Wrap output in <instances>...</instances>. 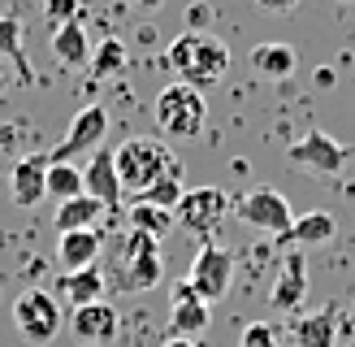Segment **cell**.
<instances>
[{"mask_svg":"<svg viewBox=\"0 0 355 347\" xmlns=\"http://www.w3.org/2000/svg\"><path fill=\"white\" fill-rule=\"evenodd\" d=\"M165 65L173 69V83H187L195 92L217 87L230 69V48L212 31H182L165 48Z\"/></svg>","mask_w":355,"mask_h":347,"instance_id":"cell-1","label":"cell"},{"mask_svg":"<svg viewBox=\"0 0 355 347\" xmlns=\"http://www.w3.org/2000/svg\"><path fill=\"white\" fill-rule=\"evenodd\" d=\"M161 239H152L144 230H126L121 235V243L109 252V269H104V282H109L113 291H152L161 287Z\"/></svg>","mask_w":355,"mask_h":347,"instance_id":"cell-2","label":"cell"},{"mask_svg":"<svg viewBox=\"0 0 355 347\" xmlns=\"http://www.w3.org/2000/svg\"><path fill=\"white\" fill-rule=\"evenodd\" d=\"M113 165H117L121 191H135V200H139V196H144V191L173 165V152L161 144V139L135 135V139H126V144L113 152Z\"/></svg>","mask_w":355,"mask_h":347,"instance_id":"cell-3","label":"cell"},{"mask_svg":"<svg viewBox=\"0 0 355 347\" xmlns=\"http://www.w3.org/2000/svg\"><path fill=\"white\" fill-rule=\"evenodd\" d=\"M156 113V126H161L165 139H200L204 121H208V104L204 92H195L187 83H169L152 104Z\"/></svg>","mask_w":355,"mask_h":347,"instance_id":"cell-4","label":"cell"},{"mask_svg":"<svg viewBox=\"0 0 355 347\" xmlns=\"http://www.w3.org/2000/svg\"><path fill=\"white\" fill-rule=\"evenodd\" d=\"M61 321H65V308L57 304V295H48L40 287H31V291H22L13 300V325H17V335L26 343H35V347L57 339Z\"/></svg>","mask_w":355,"mask_h":347,"instance_id":"cell-5","label":"cell"},{"mask_svg":"<svg viewBox=\"0 0 355 347\" xmlns=\"http://www.w3.org/2000/svg\"><path fill=\"white\" fill-rule=\"evenodd\" d=\"M225 213H230V196L221 187H191V191H182V200H178L173 221L195 239H212L221 230Z\"/></svg>","mask_w":355,"mask_h":347,"instance_id":"cell-6","label":"cell"},{"mask_svg":"<svg viewBox=\"0 0 355 347\" xmlns=\"http://www.w3.org/2000/svg\"><path fill=\"white\" fill-rule=\"evenodd\" d=\"M230 278H234V252L221 248V243H212V239H204V243H200V252H195V260H191L187 282H191L195 295H200V300L212 308V304H221V300H225Z\"/></svg>","mask_w":355,"mask_h":347,"instance_id":"cell-7","label":"cell"},{"mask_svg":"<svg viewBox=\"0 0 355 347\" xmlns=\"http://www.w3.org/2000/svg\"><path fill=\"white\" fill-rule=\"evenodd\" d=\"M104 139H109V109L104 104H87L83 113H74L65 139L48 152V161H78L87 152H100Z\"/></svg>","mask_w":355,"mask_h":347,"instance_id":"cell-8","label":"cell"},{"mask_svg":"<svg viewBox=\"0 0 355 347\" xmlns=\"http://www.w3.org/2000/svg\"><path fill=\"white\" fill-rule=\"evenodd\" d=\"M234 213H239V221H247V226H256V230H264V235H286L291 230V221H295V208H291V200L282 196V191H273V187H256V191H247V196L234 204Z\"/></svg>","mask_w":355,"mask_h":347,"instance_id":"cell-9","label":"cell"},{"mask_svg":"<svg viewBox=\"0 0 355 347\" xmlns=\"http://www.w3.org/2000/svg\"><path fill=\"white\" fill-rule=\"evenodd\" d=\"M286 156H291V165L312 169V174H338V169L347 165V148H343L334 135H325V130L299 135L295 144L286 148Z\"/></svg>","mask_w":355,"mask_h":347,"instance_id":"cell-10","label":"cell"},{"mask_svg":"<svg viewBox=\"0 0 355 347\" xmlns=\"http://www.w3.org/2000/svg\"><path fill=\"white\" fill-rule=\"evenodd\" d=\"M204 330H208V304L182 278V282H173V291H169V335L165 339H200Z\"/></svg>","mask_w":355,"mask_h":347,"instance_id":"cell-11","label":"cell"},{"mask_svg":"<svg viewBox=\"0 0 355 347\" xmlns=\"http://www.w3.org/2000/svg\"><path fill=\"white\" fill-rule=\"evenodd\" d=\"M308 295V256L304 252H286L277 265V278H273V291H269V304L273 312H295Z\"/></svg>","mask_w":355,"mask_h":347,"instance_id":"cell-12","label":"cell"},{"mask_svg":"<svg viewBox=\"0 0 355 347\" xmlns=\"http://www.w3.org/2000/svg\"><path fill=\"white\" fill-rule=\"evenodd\" d=\"M83 191L87 196H96L104 208H121V178H117V165H113V152L100 148L92 152V161L83 165Z\"/></svg>","mask_w":355,"mask_h":347,"instance_id":"cell-13","label":"cell"},{"mask_svg":"<svg viewBox=\"0 0 355 347\" xmlns=\"http://www.w3.org/2000/svg\"><path fill=\"white\" fill-rule=\"evenodd\" d=\"M48 152H31L13 165V204L17 208H35L48 196Z\"/></svg>","mask_w":355,"mask_h":347,"instance_id":"cell-14","label":"cell"},{"mask_svg":"<svg viewBox=\"0 0 355 347\" xmlns=\"http://www.w3.org/2000/svg\"><path fill=\"white\" fill-rule=\"evenodd\" d=\"M69 330H74L78 343H113V335H117V308L104 304V300L69 308Z\"/></svg>","mask_w":355,"mask_h":347,"instance_id":"cell-15","label":"cell"},{"mask_svg":"<svg viewBox=\"0 0 355 347\" xmlns=\"http://www.w3.org/2000/svg\"><path fill=\"white\" fill-rule=\"evenodd\" d=\"M334 235H338V221H334L325 208H308L304 217L291 221V230L282 235V243H286L291 252H304V248H325V243H334Z\"/></svg>","mask_w":355,"mask_h":347,"instance_id":"cell-16","label":"cell"},{"mask_svg":"<svg viewBox=\"0 0 355 347\" xmlns=\"http://www.w3.org/2000/svg\"><path fill=\"white\" fill-rule=\"evenodd\" d=\"M104 269L92 265V269H74V273H61V282H57V295H61V304L65 312L69 308H83V304H96L104 300Z\"/></svg>","mask_w":355,"mask_h":347,"instance_id":"cell-17","label":"cell"},{"mask_svg":"<svg viewBox=\"0 0 355 347\" xmlns=\"http://www.w3.org/2000/svg\"><path fill=\"white\" fill-rule=\"evenodd\" d=\"M104 239L100 230H74V235H61L57 243V260H61V273H74V269H92L100 260Z\"/></svg>","mask_w":355,"mask_h":347,"instance_id":"cell-18","label":"cell"},{"mask_svg":"<svg viewBox=\"0 0 355 347\" xmlns=\"http://www.w3.org/2000/svg\"><path fill=\"white\" fill-rule=\"evenodd\" d=\"M109 213L96 196H74V200H65L57 208V217H52V226H57V235H74V230H96V221Z\"/></svg>","mask_w":355,"mask_h":347,"instance_id":"cell-19","label":"cell"},{"mask_svg":"<svg viewBox=\"0 0 355 347\" xmlns=\"http://www.w3.org/2000/svg\"><path fill=\"white\" fill-rule=\"evenodd\" d=\"M291 335L299 347H334V339H338V308H321V312L295 317Z\"/></svg>","mask_w":355,"mask_h":347,"instance_id":"cell-20","label":"cell"},{"mask_svg":"<svg viewBox=\"0 0 355 347\" xmlns=\"http://www.w3.org/2000/svg\"><path fill=\"white\" fill-rule=\"evenodd\" d=\"M52 61L65 65V69H78L92 61V40H87L83 22H69L61 31H52Z\"/></svg>","mask_w":355,"mask_h":347,"instance_id":"cell-21","label":"cell"},{"mask_svg":"<svg viewBox=\"0 0 355 347\" xmlns=\"http://www.w3.org/2000/svg\"><path fill=\"white\" fill-rule=\"evenodd\" d=\"M0 61H9L17 69V83H31V65H26V52H22V22H17V13L0 17Z\"/></svg>","mask_w":355,"mask_h":347,"instance_id":"cell-22","label":"cell"},{"mask_svg":"<svg viewBox=\"0 0 355 347\" xmlns=\"http://www.w3.org/2000/svg\"><path fill=\"white\" fill-rule=\"evenodd\" d=\"M252 69L264 78H291L295 74V48L291 44H260V48H252Z\"/></svg>","mask_w":355,"mask_h":347,"instance_id":"cell-23","label":"cell"},{"mask_svg":"<svg viewBox=\"0 0 355 347\" xmlns=\"http://www.w3.org/2000/svg\"><path fill=\"white\" fill-rule=\"evenodd\" d=\"M139 200H144V204H156V208H169V213H173L178 200H182V165H178V156H173V165H169Z\"/></svg>","mask_w":355,"mask_h":347,"instance_id":"cell-24","label":"cell"},{"mask_svg":"<svg viewBox=\"0 0 355 347\" xmlns=\"http://www.w3.org/2000/svg\"><path fill=\"white\" fill-rule=\"evenodd\" d=\"M48 196L57 200V204L83 196V169L74 161H52L48 165Z\"/></svg>","mask_w":355,"mask_h":347,"instance_id":"cell-25","label":"cell"},{"mask_svg":"<svg viewBox=\"0 0 355 347\" xmlns=\"http://www.w3.org/2000/svg\"><path fill=\"white\" fill-rule=\"evenodd\" d=\"M126 221H130V230H144V235H152V239H161V235H169L173 213H169V208H156V204L135 200V204L126 208Z\"/></svg>","mask_w":355,"mask_h":347,"instance_id":"cell-26","label":"cell"},{"mask_svg":"<svg viewBox=\"0 0 355 347\" xmlns=\"http://www.w3.org/2000/svg\"><path fill=\"white\" fill-rule=\"evenodd\" d=\"M121 69H126V44L109 35V40L92 52V74L96 78H113V74H121Z\"/></svg>","mask_w":355,"mask_h":347,"instance_id":"cell-27","label":"cell"},{"mask_svg":"<svg viewBox=\"0 0 355 347\" xmlns=\"http://www.w3.org/2000/svg\"><path fill=\"white\" fill-rule=\"evenodd\" d=\"M44 22H48V31L83 22V0H44Z\"/></svg>","mask_w":355,"mask_h":347,"instance_id":"cell-28","label":"cell"},{"mask_svg":"<svg viewBox=\"0 0 355 347\" xmlns=\"http://www.w3.org/2000/svg\"><path fill=\"white\" fill-rule=\"evenodd\" d=\"M239 347H282V339H277V330L269 321H252L239 335Z\"/></svg>","mask_w":355,"mask_h":347,"instance_id":"cell-29","label":"cell"},{"mask_svg":"<svg viewBox=\"0 0 355 347\" xmlns=\"http://www.w3.org/2000/svg\"><path fill=\"white\" fill-rule=\"evenodd\" d=\"M208 22H212V9L204 5V0H195V5L187 9V31H208Z\"/></svg>","mask_w":355,"mask_h":347,"instance_id":"cell-30","label":"cell"},{"mask_svg":"<svg viewBox=\"0 0 355 347\" xmlns=\"http://www.w3.org/2000/svg\"><path fill=\"white\" fill-rule=\"evenodd\" d=\"M256 5H260L264 13H291V9L299 5V0H256Z\"/></svg>","mask_w":355,"mask_h":347,"instance_id":"cell-31","label":"cell"},{"mask_svg":"<svg viewBox=\"0 0 355 347\" xmlns=\"http://www.w3.org/2000/svg\"><path fill=\"white\" fill-rule=\"evenodd\" d=\"M130 5H135V9H148V13H152V9H161L165 0H130Z\"/></svg>","mask_w":355,"mask_h":347,"instance_id":"cell-32","label":"cell"},{"mask_svg":"<svg viewBox=\"0 0 355 347\" xmlns=\"http://www.w3.org/2000/svg\"><path fill=\"white\" fill-rule=\"evenodd\" d=\"M161 347H200V343H195V339H165Z\"/></svg>","mask_w":355,"mask_h":347,"instance_id":"cell-33","label":"cell"},{"mask_svg":"<svg viewBox=\"0 0 355 347\" xmlns=\"http://www.w3.org/2000/svg\"><path fill=\"white\" fill-rule=\"evenodd\" d=\"M351 347H355V339H351Z\"/></svg>","mask_w":355,"mask_h":347,"instance_id":"cell-34","label":"cell"}]
</instances>
